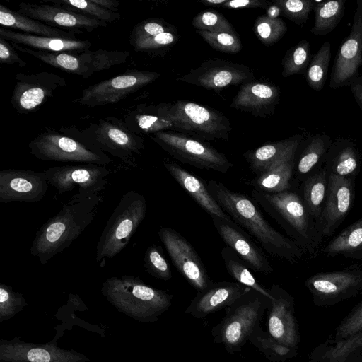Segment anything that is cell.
I'll return each mask as SVG.
<instances>
[{
    "instance_id": "obj_1",
    "label": "cell",
    "mask_w": 362,
    "mask_h": 362,
    "mask_svg": "<svg viewBox=\"0 0 362 362\" xmlns=\"http://www.w3.org/2000/svg\"><path fill=\"white\" fill-rule=\"evenodd\" d=\"M102 200L100 192L77 190L61 210L37 230L30 254L45 264L68 248L94 220Z\"/></svg>"
},
{
    "instance_id": "obj_2",
    "label": "cell",
    "mask_w": 362,
    "mask_h": 362,
    "mask_svg": "<svg viewBox=\"0 0 362 362\" xmlns=\"http://www.w3.org/2000/svg\"><path fill=\"white\" fill-rule=\"evenodd\" d=\"M206 185L223 211L253 236L267 252L292 264L301 259L304 255L302 248L274 229L250 197L214 180H209Z\"/></svg>"
},
{
    "instance_id": "obj_3",
    "label": "cell",
    "mask_w": 362,
    "mask_h": 362,
    "mask_svg": "<svg viewBox=\"0 0 362 362\" xmlns=\"http://www.w3.org/2000/svg\"><path fill=\"white\" fill-rule=\"evenodd\" d=\"M252 196L304 252L313 251L317 247L322 237L316 222L297 193H267L254 189Z\"/></svg>"
},
{
    "instance_id": "obj_4",
    "label": "cell",
    "mask_w": 362,
    "mask_h": 362,
    "mask_svg": "<svg viewBox=\"0 0 362 362\" xmlns=\"http://www.w3.org/2000/svg\"><path fill=\"white\" fill-rule=\"evenodd\" d=\"M155 107L158 115L170 121L178 132L200 141H229L232 126L221 112L186 100Z\"/></svg>"
},
{
    "instance_id": "obj_5",
    "label": "cell",
    "mask_w": 362,
    "mask_h": 362,
    "mask_svg": "<svg viewBox=\"0 0 362 362\" xmlns=\"http://www.w3.org/2000/svg\"><path fill=\"white\" fill-rule=\"evenodd\" d=\"M272 300L251 288L225 308L224 317L211 330L214 340L234 354L240 350L255 328L260 324Z\"/></svg>"
},
{
    "instance_id": "obj_6",
    "label": "cell",
    "mask_w": 362,
    "mask_h": 362,
    "mask_svg": "<svg viewBox=\"0 0 362 362\" xmlns=\"http://www.w3.org/2000/svg\"><path fill=\"white\" fill-rule=\"evenodd\" d=\"M144 196L134 189L122 195L110 216L96 245L95 262H105L124 249L146 217Z\"/></svg>"
},
{
    "instance_id": "obj_7",
    "label": "cell",
    "mask_w": 362,
    "mask_h": 362,
    "mask_svg": "<svg viewBox=\"0 0 362 362\" xmlns=\"http://www.w3.org/2000/svg\"><path fill=\"white\" fill-rule=\"evenodd\" d=\"M76 131L78 133L74 138L84 144L109 153L132 167L137 165L134 155L144 148V139L114 117L100 119L84 130Z\"/></svg>"
},
{
    "instance_id": "obj_8",
    "label": "cell",
    "mask_w": 362,
    "mask_h": 362,
    "mask_svg": "<svg viewBox=\"0 0 362 362\" xmlns=\"http://www.w3.org/2000/svg\"><path fill=\"white\" fill-rule=\"evenodd\" d=\"M149 136L170 156L197 168L226 173L234 165L224 153L189 135L163 131Z\"/></svg>"
},
{
    "instance_id": "obj_9",
    "label": "cell",
    "mask_w": 362,
    "mask_h": 362,
    "mask_svg": "<svg viewBox=\"0 0 362 362\" xmlns=\"http://www.w3.org/2000/svg\"><path fill=\"white\" fill-rule=\"evenodd\" d=\"M28 147L37 159L55 162H77L106 165L112 162L103 151L87 146L74 137L53 132L40 134Z\"/></svg>"
},
{
    "instance_id": "obj_10",
    "label": "cell",
    "mask_w": 362,
    "mask_h": 362,
    "mask_svg": "<svg viewBox=\"0 0 362 362\" xmlns=\"http://www.w3.org/2000/svg\"><path fill=\"white\" fill-rule=\"evenodd\" d=\"M317 306L337 304L362 291V269L358 266L315 274L305 281Z\"/></svg>"
},
{
    "instance_id": "obj_11",
    "label": "cell",
    "mask_w": 362,
    "mask_h": 362,
    "mask_svg": "<svg viewBox=\"0 0 362 362\" xmlns=\"http://www.w3.org/2000/svg\"><path fill=\"white\" fill-rule=\"evenodd\" d=\"M160 76L155 71L131 70L89 86L83 90L78 103L90 107L117 103Z\"/></svg>"
},
{
    "instance_id": "obj_12",
    "label": "cell",
    "mask_w": 362,
    "mask_h": 362,
    "mask_svg": "<svg viewBox=\"0 0 362 362\" xmlns=\"http://www.w3.org/2000/svg\"><path fill=\"white\" fill-rule=\"evenodd\" d=\"M158 234L177 270L197 292L214 283L199 256L185 238L164 226L159 228Z\"/></svg>"
},
{
    "instance_id": "obj_13",
    "label": "cell",
    "mask_w": 362,
    "mask_h": 362,
    "mask_svg": "<svg viewBox=\"0 0 362 362\" xmlns=\"http://www.w3.org/2000/svg\"><path fill=\"white\" fill-rule=\"evenodd\" d=\"M15 81L11 103L20 114L36 111L58 88L66 86L64 78L47 71L18 73Z\"/></svg>"
},
{
    "instance_id": "obj_14",
    "label": "cell",
    "mask_w": 362,
    "mask_h": 362,
    "mask_svg": "<svg viewBox=\"0 0 362 362\" xmlns=\"http://www.w3.org/2000/svg\"><path fill=\"white\" fill-rule=\"evenodd\" d=\"M254 79L255 75L250 67L221 59H208L177 78L179 81L213 90L243 84Z\"/></svg>"
},
{
    "instance_id": "obj_15",
    "label": "cell",
    "mask_w": 362,
    "mask_h": 362,
    "mask_svg": "<svg viewBox=\"0 0 362 362\" xmlns=\"http://www.w3.org/2000/svg\"><path fill=\"white\" fill-rule=\"evenodd\" d=\"M351 31L338 49L330 74L329 87L349 86L362 66L361 0H357Z\"/></svg>"
},
{
    "instance_id": "obj_16",
    "label": "cell",
    "mask_w": 362,
    "mask_h": 362,
    "mask_svg": "<svg viewBox=\"0 0 362 362\" xmlns=\"http://www.w3.org/2000/svg\"><path fill=\"white\" fill-rule=\"evenodd\" d=\"M49 185L59 194L71 192L76 188L92 192H101L108 182L110 171L105 165L84 164L78 165L54 166L45 171Z\"/></svg>"
},
{
    "instance_id": "obj_17",
    "label": "cell",
    "mask_w": 362,
    "mask_h": 362,
    "mask_svg": "<svg viewBox=\"0 0 362 362\" xmlns=\"http://www.w3.org/2000/svg\"><path fill=\"white\" fill-rule=\"evenodd\" d=\"M267 290L273 297L267 310L269 333L279 344L296 351L300 337L294 315V298L279 285L273 284Z\"/></svg>"
},
{
    "instance_id": "obj_18",
    "label": "cell",
    "mask_w": 362,
    "mask_h": 362,
    "mask_svg": "<svg viewBox=\"0 0 362 362\" xmlns=\"http://www.w3.org/2000/svg\"><path fill=\"white\" fill-rule=\"evenodd\" d=\"M48 180L44 172L5 169L0 171V202H39L45 197Z\"/></svg>"
},
{
    "instance_id": "obj_19",
    "label": "cell",
    "mask_w": 362,
    "mask_h": 362,
    "mask_svg": "<svg viewBox=\"0 0 362 362\" xmlns=\"http://www.w3.org/2000/svg\"><path fill=\"white\" fill-rule=\"evenodd\" d=\"M354 178L328 174L326 200L317 223L321 237H329L342 223L351 209Z\"/></svg>"
},
{
    "instance_id": "obj_20",
    "label": "cell",
    "mask_w": 362,
    "mask_h": 362,
    "mask_svg": "<svg viewBox=\"0 0 362 362\" xmlns=\"http://www.w3.org/2000/svg\"><path fill=\"white\" fill-rule=\"evenodd\" d=\"M212 223L226 245L230 247L255 270L264 274H269L274 271L266 255L252 240L250 235L246 233L233 220L223 219L211 216Z\"/></svg>"
},
{
    "instance_id": "obj_21",
    "label": "cell",
    "mask_w": 362,
    "mask_h": 362,
    "mask_svg": "<svg viewBox=\"0 0 362 362\" xmlns=\"http://www.w3.org/2000/svg\"><path fill=\"white\" fill-rule=\"evenodd\" d=\"M17 11L48 25L62 30L67 29L74 34H81L83 30L91 32L107 25V23L104 21L54 5L21 2L19 4Z\"/></svg>"
},
{
    "instance_id": "obj_22",
    "label": "cell",
    "mask_w": 362,
    "mask_h": 362,
    "mask_svg": "<svg viewBox=\"0 0 362 362\" xmlns=\"http://www.w3.org/2000/svg\"><path fill=\"white\" fill-rule=\"evenodd\" d=\"M250 289L237 281L213 283L208 288L197 293L185 313L197 319L204 318L212 313L230 306Z\"/></svg>"
},
{
    "instance_id": "obj_23",
    "label": "cell",
    "mask_w": 362,
    "mask_h": 362,
    "mask_svg": "<svg viewBox=\"0 0 362 362\" xmlns=\"http://www.w3.org/2000/svg\"><path fill=\"white\" fill-rule=\"evenodd\" d=\"M279 98L280 90L275 84L252 81L242 84L230 106L256 117H268L274 114Z\"/></svg>"
},
{
    "instance_id": "obj_24",
    "label": "cell",
    "mask_w": 362,
    "mask_h": 362,
    "mask_svg": "<svg viewBox=\"0 0 362 362\" xmlns=\"http://www.w3.org/2000/svg\"><path fill=\"white\" fill-rule=\"evenodd\" d=\"M105 288L106 291L133 297V300L146 303L156 312L164 311L171 304L170 295L144 284L138 277L127 274L121 278L107 279Z\"/></svg>"
},
{
    "instance_id": "obj_25",
    "label": "cell",
    "mask_w": 362,
    "mask_h": 362,
    "mask_svg": "<svg viewBox=\"0 0 362 362\" xmlns=\"http://www.w3.org/2000/svg\"><path fill=\"white\" fill-rule=\"evenodd\" d=\"M0 37L10 42L49 52L81 53L92 47V43L86 40L33 35L4 27L0 28Z\"/></svg>"
},
{
    "instance_id": "obj_26",
    "label": "cell",
    "mask_w": 362,
    "mask_h": 362,
    "mask_svg": "<svg viewBox=\"0 0 362 362\" xmlns=\"http://www.w3.org/2000/svg\"><path fill=\"white\" fill-rule=\"evenodd\" d=\"M163 165L179 185L211 216L231 219L211 196L207 185L201 178L186 170L175 161L164 160Z\"/></svg>"
},
{
    "instance_id": "obj_27",
    "label": "cell",
    "mask_w": 362,
    "mask_h": 362,
    "mask_svg": "<svg viewBox=\"0 0 362 362\" xmlns=\"http://www.w3.org/2000/svg\"><path fill=\"white\" fill-rule=\"evenodd\" d=\"M302 141L300 135H294L247 151L243 157L249 164L250 169L258 175L283 160L295 158Z\"/></svg>"
},
{
    "instance_id": "obj_28",
    "label": "cell",
    "mask_w": 362,
    "mask_h": 362,
    "mask_svg": "<svg viewBox=\"0 0 362 362\" xmlns=\"http://www.w3.org/2000/svg\"><path fill=\"white\" fill-rule=\"evenodd\" d=\"M324 163L328 174L354 178L360 171L361 157L352 140L339 139L332 141Z\"/></svg>"
},
{
    "instance_id": "obj_29",
    "label": "cell",
    "mask_w": 362,
    "mask_h": 362,
    "mask_svg": "<svg viewBox=\"0 0 362 362\" xmlns=\"http://www.w3.org/2000/svg\"><path fill=\"white\" fill-rule=\"evenodd\" d=\"M11 43L16 49L24 54H30L65 72L80 76L84 79H88L94 73L92 67L82 58L80 53L49 52Z\"/></svg>"
},
{
    "instance_id": "obj_30",
    "label": "cell",
    "mask_w": 362,
    "mask_h": 362,
    "mask_svg": "<svg viewBox=\"0 0 362 362\" xmlns=\"http://www.w3.org/2000/svg\"><path fill=\"white\" fill-rule=\"evenodd\" d=\"M0 24L1 27L33 35L77 39L75 34L71 32L34 20L2 4L0 5Z\"/></svg>"
},
{
    "instance_id": "obj_31",
    "label": "cell",
    "mask_w": 362,
    "mask_h": 362,
    "mask_svg": "<svg viewBox=\"0 0 362 362\" xmlns=\"http://www.w3.org/2000/svg\"><path fill=\"white\" fill-rule=\"evenodd\" d=\"M362 354V330L345 339L327 341L316 347L308 362H348Z\"/></svg>"
},
{
    "instance_id": "obj_32",
    "label": "cell",
    "mask_w": 362,
    "mask_h": 362,
    "mask_svg": "<svg viewBox=\"0 0 362 362\" xmlns=\"http://www.w3.org/2000/svg\"><path fill=\"white\" fill-rule=\"evenodd\" d=\"M323 253L330 257L362 259V218L348 226L324 247Z\"/></svg>"
},
{
    "instance_id": "obj_33",
    "label": "cell",
    "mask_w": 362,
    "mask_h": 362,
    "mask_svg": "<svg viewBox=\"0 0 362 362\" xmlns=\"http://www.w3.org/2000/svg\"><path fill=\"white\" fill-rule=\"evenodd\" d=\"M327 188L328 173L324 166L303 181L302 199L317 226L326 200Z\"/></svg>"
},
{
    "instance_id": "obj_34",
    "label": "cell",
    "mask_w": 362,
    "mask_h": 362,
    "mask_svg": "<svg viewBox=\"0 0 362 362\" xmlns=\"http://www.w3.org/2000/svg\"><path fill=\"white\" fill-rule=\"evenodd\" d=\"M295 158L280 161L267 170L257 175L251 182L255 189L267 193L288 191L295 165Z\"/></svg>"
},
{
    "instance_id": "obj_35",
    "label": "cell",
    "mask_w": 362,
    "mask_h": 362,
    "mask_svg": "<svg viewBox=\"0 0 362 362\" xmlns=\"http://www.w3.org/2000/svg\"><path fill=\"white\" fill-rule=\"evenodd\" d=\"M125 118V124L138 135L175 130L173 124L160 117L155 106L139 105L135 110L127 114Z\"/></svg>"
},
{
    "instance_id": "obj_36",
    "label": "cell",
    "mask_w": 362,
    "mask_h": 362,
    "mask_svg": "<svg viewBox=\"0 0 362 362\" xmlns=\"http://www.w3.org/2000/svg\"><path fill=\"white\" fill-rule=\"evenodd\" d=\"M326 134H317L308 138L297 163V173L303 181L317 171V167L325 162L326 153L332 143Z\"/></svg>"
},
{
    "instance_id": "obj_37",
    "label": "cell",
    "mask_w": 362,
    "mask_h": 362,
    "mask_svg": "<svg viewBox=\"0 0 362 362\" xmlns=\"http://www.w3.org/2000/svg\"><path fill=\"white\" fill-rule=\"evenodd\" d=\"M346 0H332L315 3V21L310 32L317 36L330 33L341 22L346 8Z\"/></svg>"
},
{
    "instance_id": "obj_38",
    "label": "cell",
    "mask_w": 362,
    "mask_h": 362,
    "mask_svg": "<svg viewBox=\"0 0 362 362\" xmlns=\"http://www.w3.org/2000/svg\"><path fill=\"white\" fill-rule=\"evenodd\" d=\"M221 255L227 272L237 282L256 290L273 300L268 290L257 282L250 271L252 269L230 247H223Z\"/></svg>"
},
{
    "instance_id": "obj_39",
    "label": "cell",
    "mask_w": 362,
    "mask_h": 362,
    "mask_svg": "<svg viewBox=\"0 0 362 362\" xmlns=\"http://www.w3.org/2000/svg\"><path fill=\"white\" fill-rule=\"evenodd\" d=\"M250 341L267 359L273 362L284 361L294 356L295 351L284 346L275 340L269 332L264 331L259 324L253 330Z\"/></svg>"
},
{
    "instance_id": "obj_40",
    "label": "cell",
    "mask_w": 362,
    "mask_h": 362,
    "mask_svg": "<svg viewBox=\"0 0 362 362\" xmlns=\"http://www.w3.org/2000/svg\"><path fill=\"white\" fill-rule=\"evenodd\" d=\"M331 59V44L325 42L311 58L305 72V80L314 90H322L325 84Z\"/></svg>"
},
{
    "instance_id": "obj_41",
    "label": "cell",
    "mask_w": 362,
    "mask_h": 362,
    "mask_svg": "<svg viewBox=\"0 0 362 362\" xmlns=\"http://www.w3.org/2000/svg\"><path fill=\"white\" fill-rule=\"evenodd\" d=\"M47 1L54 6L105 23L113 22L121 17L119 13L104 8L92 0H47Z\"/></svg>"
},
{
    "instance_id": "obj_42",
    "label": "cell",
    "mask_w": 362,
    "mask_h": 362,
    "mask_svg": "<svg viewBox=\"0 0 362 362\" xmlns=\"http://www.w3.org/2000/svg\"><path fill=\"white\" fill-rule=\"evenodd\" d=\"M311 60L310 45L303 39L289 49L285 54L281 64L284 77L303 74L306 72Z\"/></svg>"
},
{
    "instance_id": "obj_43",
    "label": "cell",
    "mask_w": 362,
    "mask_h": 362,
    "mask_svg": "<svg viewBox=\"0 0 362 362\" xmlns=\"http://www.w3.org/2000/svg\"><path fill=\"white\" fill-rule=\"evenodd\" d=\"M253 29L256 37L263 45L271 46L283 37L287 26L280 18H272L263 15L255 20Z\"/></svg>"
},
{
    "instance_id": "obj_44",
    "label": "cell",
    "mask_w": 362,
    "mask_h": 362,
    "mask_svg": "<svg viewBox=\"0 0 362 362\" xmlns=\"http://www.w3.org/2000/svg\"><path fill=\"white\" fill-rule=\"evenodd\" d=\"M196 30H204L212 33L236 34L230 22L221 13L207 10L197 14L192 22Z\"/></svg>"
},
{
    "instance_id": "obj_45",
    "label": "cell",
    "mask_w": 362,
    "mask_h": 362,
    "mask_svg": "<svg viewBox=\"0 0 362 362\" xmlns=\"http://www.w3.org/2000/svg\"><path fill=\"white\" fill-rule=\"evenodd\" d=\"M281 13L293 23L302 25L305 23L313 11L316 1L313 0H276Z\"/></svg>"
},
{
    "instance_id": "obj_46",
    "label": "cell",
    "mask_w": 362,
    "mask_h": 362,
    "mask_svg": "<svg viewBox=\"0 0 362 362\" xmlns=\"http://www.w3.org/2000/svg\"><path fill=\"white\" fill-rule=\"evenodd\" d=\"M144 267L153 276L162 280H170L173 275L170 267L159 245L149 246L144 254Z\"/></svg>"
},
{
    "instance_id": "obj_47",
    "label": "cell",
    "mask_w": 362,
    "mask_h": 362,
    "mask_svg": "<svg viewBox=\"0 0 362 362\" xmlns=\"http://www.w3.org/2000/svg\"><path fill=\"white\" fill-rule=\"evenodd\" d=\"M196 33L217 51L235 54L242 49L241 40L237 33H212L204 30H196Z\"/></svg>"
},
{
    "instance_id": "obj_48",
    "label": "cell",
    "mask_w": 362,
    "mask_h": 362,
    "mask_svg": "<svg viewBox=\"0 0 362 362\" xmlns=\"http://www.w3.org/2000/svg\"><path fill=\"white\" fill-rule=\"evenodd\" d=\"M165 32H176V30L163 19L148 18L134 27L129 35V43Z\"/></svg>"
},
{
    "instance_id": "obj_49",
    "label": "cell",
    "mask_w": 362,
    "mask_h": 362,
    "mask_svg": "<svg viewBox=\"0 0 362 362\" xmlns=\"http://www.w3.org/2000/svg\"><path fill=\"white\" fill-rule=\"evenodd\" d=\"M362 330V300L342 320L336 327L332 341L350 337Z\"/></svg>"
},
{
    "instance_id": "obj_50",
    "label": "cell",
    "mask_w": 362,
    "mask_h": 362,
    "mask_svg": "<svg viewBox=\"0 0 362 362\" xmlns=\"http://www.w3.org/2000/svg\"><path fill=\"white\" fill-rule=\"evenodd\" d=\"M178 39L176 32H165L157 35L131 42L136 52H149L174 44Z\"/></svg>"
},
{
    "instance_id": "obj_51",
    "label": "cell",
    "mask_w": 362,
    "mask_h": 362,
    "mask_svg": "<svg viewBox=\"0 0 362 362\" xmlns=\"http://www.w3.org/2000/svg\"><path fill=\"white\" fill-rule=\"evenodd\" d=\"M0 63L16 64L20 67L26 66L27 62L21 59L11 43L0 37Z\"/></svg>"
},
{
    "instance_id": "obj_52",
    "label": "cell",
    "mask_w": 362,
    "mask_h": 362,
    "mask_svg": "<svg viewBox=\"0 0 362 362\" xmlns=\"http://www.w3.org/2000/svg\"><path fill=\"white\" fill-rule=\"evenodd\" d=\"M270 5V1L264 0H232L227 1L223 7L232 9L254 8H267Z\"/></svg>"
},
{
    "instance_id": "obj_53",
    "label": "cell",
    "mask_w": 362,
    "mask_h": 362,
    "mask_svg": "<svg viewBox=\"0 0 362 362\" xmlns=\"http://www.w3.org/2000/svg\"><path fill=\"white\" fill-rule=\"evenodd\" d=\"M349 88L362 112V76L354 78L349 84Z\"/></svg>"
},
{
    "instance_id": "obj_54",
    "label": "cell",
    "mask_w": 362,
    "mask_h": 362,
    "mask_svg": "<svg viewBox=\"0 0 362 362\" xmlns=\"http://www.w3.org/2000/svg\"><path fill=\"white\" fill-rule=\"evenodd\" d=\"M28 358L31 362H49V354L42 349H33L28 353Z\"/></svg>"
},
{
    "instance_id": "obj_55",
    "label": "cell",
    "mask_w": 362,
    "mask_h": 362,
    "mask_svg": "<svg viewBox=\"0 0 362 362\" xmlns=\"http://www.w3.org/2000/svg\"><path fill=\"white\" fill-rule=\"evenodd\" d=\"M93 2L99 5L100 6L110 10L114 12L118 11V7L120 4L117 0H92Z\"/></svg>"
},
{
    "instance_id": "obj_56",
    "label": "cell",
    "mask_w": 362,
    "mask_h": 362,
    "mask_svg": "<svg viewBox=\"0 0 362 362\" xmlns=\"http://www.w3.org/2000/svg\"><path fill=\"white\" fill-rule=\"evenodd\" d=\"M281 13L280 8L276 5H272L267 8V14L270 18H276Z\"/></svg>"
},
{
    "instance_id": "obj_57",
    "label": "cell",
    "mask_w": 362,
    "mask_h": 362,
    "mask_svg": "<svg viewBox=\"0 0 362 362\" xmlns=\"http://www.w3.org/2000/svg\"><path fill=\"white\" fill-rule=\"evenodd\" d=\"M228 0H201V2L210 6H223Z\"/></svg>"
},
{
    "instance_id": "obj_58",
    "label": "cell",
    "mask_w": 362,
    "mask_h": 362,
    "mask_svg": "<svg viewBox=\"0 0 362 362\" xmlns=\"http://www.w3.org/2000/svg\"><path fill=\"white\" fill-rule=\"evenodd\" d=\"M348 362H362V354H361L358 356L352 358L351 360L349 361Z\"/></svg>"
},
{
    "instance_id": "obj_59",
    "label": "cell",
    "mask_w": 362,
    "mask_h": 362,
    "mask_svg": "<svg viewBox=\"0 0 362 362\" xmlns=\"http://www.w3.org/2000/svg\"><path fill=\"white\" fill-rule=\"evenodd\" d=\"M361 11H362V0H361Z\"/></svg>"
}]
</instances>
